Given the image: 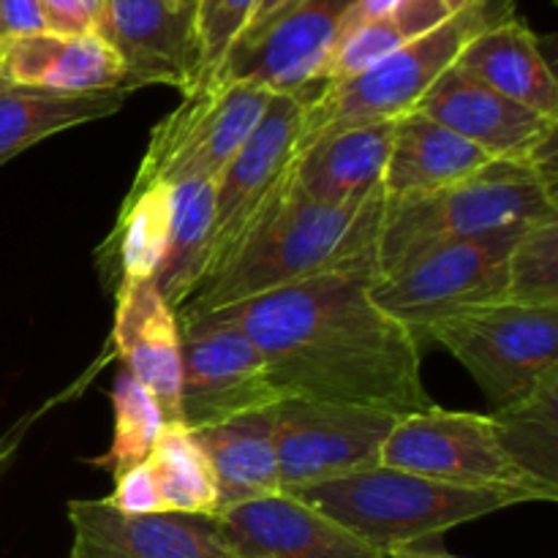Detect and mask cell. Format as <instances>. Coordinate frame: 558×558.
<instances>
[{
	"label": "cell",
	"instance_id": "cell-8",
	"mask_svg": "<svg viewBox=\"0 0 558 558\" xmlns=\"http://www.w3.org/2000/svg\"><path fill=\"white\" fill-rule=\"evenodd\" d=\"M272 93L245 82H213L183 96L158 120L131 185L207 178L216 183L227 163L254 134Z\"/></svg>",
	"mask_w": 558,
	"mask_h": 558
},
{
	"label": "cell",
	"instance_id": "cell-41",
	"mask_svg": "<svg viewBox=\"0 0 558 558\" xmlns=\"http://www.w3.org/2000/svg\"><path fill=\"white\" fill-rule=\"evenodd\" d=\"M174 3H180V5H185V9H191V5L185 3V0H174Z\"/></svg>",
	"mask_w": 558,
	"mask_h": 558
},
{
	"label": "cell",
	"instance_id": "cell-15",
	"mask_svg": "<svg viewBox=\"0 0 558 558\" xmlns=\"http://www.w3.org/2000/svg\"><path fill=\"white\" fill-rule=\"evenodd\" d=\"M213 523L234 558H385L292 494L221 507Z\"/></svg>",
	"mask_w": 558,
	"mask_h": 558
},
{
	"label": "cell",
	"instance_id": "cell-10",
	"mask_svg": "<svg viewBox=\"0 0 558 558\" xmlns=\"http://www.w3.org/2000/svg\"><path fill=\"white\" fill-rule=\"evenodd\" d=\"M308 96L311 90L272 96L254 134L216 178L210 243L202 281L227 265L292 172L308 114Z\"/></svg>",
	"mask_w": 558,
	"mask_h": 558
},
{
	"label": "cell",
	"instance_id": "cell-34",
	"mask_svg": "<svg viewBox=\"0 0 558 558\" xmlns=\"http://www.w3.org/2000/svg\"><path fill=\"white\" fill-rule=\"evenodd\" d=\"M107 501L118 507L120 512H129V515H158V512H163L150 463L145 461L140 466L129 469L125 474H120L114 480V488L107 496Z\"/></svg>",
	"mask_w": 558,
	"mask_h": 558
},
{
	"label": "cell",
	"instance_id": "cell-3",
	"mask_svg": "<svg viewBox=\"0 0 558 558\" xmlns=\"http://www.w3.org/2000/svg\"><path fill=\"white\" fill-rule=\"evenodd\" d=\"M289 494L322 510L379 554L412 548L507 507L545 501L523 488L441 483L381 463Z\"/></svg>",
	"mask_w": 558,
	"mask_h": 558
},
{
	"label": "cell",
	"instance_id": "cell-25",
	"mask_svg": "<svg viewBox=\"0 0 558 558\" xmlns=\"http://www.w3.org/2000/svg\"><path fill=\"white\" fill-rule=\"evenodd\" d=\"M172 229V183L131 185L114 229L98 248V270L107 287L153 281L161 267Z\"/></svg>",
	"mask_w": 558,
	"mask_h": 558
},
{
	"label": "cell",
	"instance_id": "cell-19",
	"mask_svg": "<svg viewBox=\"0 0 558 558\" xmlns=\"http://www.w3.org/2000/svg\"><path fill=\"white\" fill-rule=\"evenodd\" d=\"M0 80L49 93H98L125 87V69L96 33H33L0 41Z\"/></svg>",
	"mask_w": 558,
	"mask_h": 558
},
{
	"label": "cell",
	"instance_id": "cell-31",
	"mask_svg": "<svg viewBox=\"0 0 558 558\" xmlns=\"http://www.w3.org/2000/svg\"><path fill=\"white\" fill-rule=\"evenodd\" d=\"M505 300L521 305H558V216L518 234L507 259Z\"/></svg>",
	"mask_w": 558,
	"mask_h": 558
},
{
	"label": "cell",
	"instance_id": "cell-39",
	"mask_svg": "<svg viewBox=\"0 0 558 558\" xmlns=\"http://www.w3.org/2000/svg\"><path fill=\"white\" fill-rule=\"evenodd\" d=\"M385 558H461V556L445 554V550L417 548V545H412V548H398V550H390V554H385Z\"/></svg>",
	"mask_w": 558,
	"mask_h": 558
},
{
	"label": "cell",
	"instance_id": "cell-29",
	"mask_svg": "<svg viewBox=\"0 0 558 558\" xmlns=\"http://www.w3.org/2000/svg\"><path fill=\"white\" fill-rule=\"evenodd\" d=\"M163 512L213 518L218 510L216 474L199 441L183 423H163L150 458Z\"/></svg>",
	"mask_w": 558,
	"mask_h": 558
},
{
	"label": "cell",
	"instance_id": "cell-24",
	"mask_svg": "<svg viewBox=\"0 0 558 558\" xmlns=\"http://www.w3.org/2000/svg\"><path fill=\"white\" fill-rule=\"evenodd\" d=\"M131 90L49 93L0 80V167L54 134L109 118L129 101Z\"/></svg>",
	"mask_w": 558,
	"mask_h": 558
},
{
	"label": "cell",
	"instance_id": "cell-22",
	"mask_svg": "<svg viewBox=\"0 0 558 558\" xmlns=\"http://www.w3.org/2000/svg\"><path fill=\"white\" fill-rule=\"evenodd\" d=\"M490 90L558 120V82L532 27L518 14L480 31L456 60Z\"/></svg>",
	"mask_w": 558,
	"mask_h": 558
},
{
	"label": "cell",
	"instance_id": "cell-4",
	"mask_svg": "<svg viewBox=\"0 0 558 558\" xmlns=\"http://www.w3.org/2000/svg\"><path fill=\"white\" fill-rule=\"evenodd\" d=\"M556 216L558 178L521 161H494L474 178L434 194L401 202L385 199L376 240L379 278L436 245L529 227Z\"/></svg>",
	"mask_w": 558,
	"mask_h": 558
},
{
	"label": "cell",
	"instance_id": "cell-21",
	"mask_svg": "<svg viewBox=\"0 0 558 558\" xmlns=\"http://www.w3.org/2000/svg\"><path fill=\"white\" fill-rule=\"evenodd\" d=\"M494 161L496 158L428 114L409 112L398 118L392 129L381 191L387 202L414 199L463 183Z\"/></svg>",
	"mask_w": 558,
	"mask_h": 558
},
{
	"label": "cell",
	"instance_id": "cell-14",
	"mask_svg": "<svg viewBox=\"0 0 558 558\" xmlns=\"http://www.w3.org/2000/svg\"><path fill=\"white\" fill-rule=\"evenodd\" d=\"M417 112L456 131L496 161L534 163L556 174L558 120L490 90L458 65L436 80Z\"/></svg>",
	"mask_w": 558,
	"mask_h": 558
},
{
	"label": "cell",
	"instance_id": "cell-17",
	"mask_svg": "<svg viewBox=\"0 0 558 558\" xmlns=\"http://www.w3.org/2000/svg\"><path fill=\"white\" fill-rule=\"evenodd\" d=\"M69 558H234L213 518L129 515L107 499H71Z\"/></svg>",
	"mask_w": 558,
	"mask_h": 558
},
{
	"label": "cell",
	"instance_id": "cell-16",
	"mask_svg": "<svg viewBox=\"0 0 558 558\" xmlns=\"http://www.w3.org/2000/svg\"><path fill=\"white\" fill-rule=\"evenodd\" d=\"M96 36L123 63L131 93L147 85H167L185 96L194 87V9L174 0H107Z\"/></svg>",
	"mask_w": 558,
	"mask_h": 558
},
{
	"label": "cell",
	"instance_id": "cell-5",
	"mask_svg": "<svg viewBox=\"0 0 558 558\" xmlns=\"http://www.w3.org/2000/svg\"><path fill=\"white\" fill-rule=\"evenodd\" d=\"M515 14L512 0H472L456 16L441 22L417 41L387 54L371 69L341 82H327L311 90L303 140L347 129V125L398 120L417 112L425 93L436 85L458 54L485 27Z\"/></svg>",
	"mask_w": 558,
	"mask_h": 558
},
{
	"label": "cell",
	"instance_id": "cell-36",
	"mask_svg": "<svg viewBox=\"0 0 558 558\" xmlns=\"http://www.w3.org/2000/svg\"><path fill=\"white\" fill-rule=\"evenodd\" d=\"M0 25H3L5 38L47 33L38 0H0Z\"/></svg>",
	"mask_w": 558,
	"mask_h": 558
},
{
	"label": "cell",
	"instance_id": "cell-11",
	"mask_svg": "<svg viewBox=\"0 0 558 558\" xmlns=\"http://www.w3.org/2000/svg\"><path fill=\"white\" fill-rule=\"evenodd\" d=\"M379 463L441 483L523 488L545 501L558 499L554 490L529 480L501 450L490 414L450 412L436 403L425 412L403 414L381 447Z\"/></svg>",
	"mask_w": 558,
	"mask_h": 558
},
{
	"label": "cell",
	"instance_id": "cell-43",
	"mask_svg": "<svg viewBox=\"0 0 558 558\" xmlns=\"http://www.w3.org/2000/svg\"><path fill=\"white\" fill-rule=\"evenodd\" d=\"M3 38H5V36H3V25H0V41H3Z\"/></svg>",
	"mask_w": 558,
	"mask_h": 558
},
{
	"label": "cell",
	"instance_id": "cell-12",
	"mask_svg": "<svg viewBox=\"0 0 558 558\" xmlns=\"http://www.w3.org/2000/svg\"><path fill=\"white\" fill-rule=\"evenodd\" d=\"M396 414L287 398L276 407V456L283 494L379 466Z\"/></svg>",
	"mask_w": 558,
	"mask_h": 558
},
{
	"label": "cell",
	"instance_id": "cell-20",
	"mask_svg": "<svg viewBox=\"0 0 558 558\" xmlns=\"http://www.w3.org/2000/svg\"><path fill=\"white\" fill-rule=\"evenodd\" d=\"M396 120L347 125L300 142L294 180L305 196L327 205L363 202L381 189Z\"/></svg>",
	"mask_w": 558,
	"mask_h": 558
},
{
	"label": "cell",
	"instance_id": "cell-18",
	"mask_svg": "<svg viewBox=\"0 0 558 558\" xmlns=\"http://www.w3.org/2000/svg\"><path fill=\"white\" fill-rule=\"evenodd\" d=\"M112 349L145 390L161 407L167 423L180 420V379H183V352H180V322L172 305L163 300L153 281L123 283L114 289Z\"/></svg>",
	"mask_w": 558,
	"mask_h": 558
},
{
	"label": "cell",
	"instance_id": "cell-2",
	"mask_svg": "<svg viewBox=\"0 0 558 558\" xmlns=\"http://www.w3.org/2000/svg\"><path fill=\"white\" fill-rule=\"evenodd\" d=\"M381 213V189L349 205L311 199L294 180L292 163L289 178L238 251L191 292L178 319L213 314L327 272L376 265Z\"/></svg>",
	"mask_w": 558,
	"mask_h": 558
},
{
	"label": "cell",
	"instance_id": "cell-35",
	"mask_svg": "<svg viewBox=\"0 0 558 558\" xmlns=\"http://www.w3.org/2000/svg\"><path fill=\"white\" fill-rule=\"evenodd\" d=\"M38 3H41L47 33H60V36L93 33V22L80 0H38Z\"/></svg>",
	"mask_w": 558,
	"mask_h": 558
},
{
	"label": "cell",
	"instance_id": "cell-13",
	"mask_svg": "<svg viewBox=\"0 0 558 558\" xmlns=\"http://www.w3.org/2000/svg\"><path fill=\"white\" fill-rule=\"evenodd\" d=\"M352 3L298 0L265 33L234 44L213 82H245L272 96L314 90L325 82Z\"/></svg>",
	"mask_w": 558,
	"mask_h": 558
},
{
	"label": "cell",
	"instance_id": "cell-42",
	"mask_svg": "<svg viewBox=\"0 0 558 558\" xmlns=\"http://www.w3.org/2000/svg\"><path fill=\"white\" fill-rule=\"evenodd\" d=\"M185 3H189V5H191V9H194V5H196V0H185Z\"/></svg>",
	"mask_w": 558,
	"mask_h": 558
},
{
	"label": "cell",
	"instance_id": "cell-32",
	"mask_svg": "<svg viewBox=\"0 0 558 558\" xmlns=\"http://www.w3.org/2000/svg\"><path fill=\"white\" fill-rule=\"evenodd\" d=\"M256 0H196L194 38H196V80L191 93L202 90L216 80L229 49L238 44L248 25ZM189 96V93H185Z\"/></svg>",
	"mask_w": 558,
	"mask_h": 558
},
{
	"label": "cell",
	"instance_id": "cell-9",
	"mask_svg": "<svg viewBox=\"0 0 558 558\" xmlns=\"http://www.w3.org/2000/svg\"><path fill=\"white\" fill-rule=\"evenodd\" d=\"M178 322L183 352L180 420L185 428H205L287 401L265 354L240 325L223 314Z\"/></svg>",
	"mask_w": 558,
	"mask_h": 558
},
{
	"label": "cell",
	"instance_id": "cell-1",
	"mask_svg": "<svg viewBox=\"0 0 558 558\" xmlns=\"http://www.w3.org/2000/svg\"><path fill=\"white\" fill-rule=\"evenodd\" d=\"M376 265L308 278L213 311L265 354L287 398L403 414L434 407L420 341L376 305Z\"/></svg>",
	"mask_w": 558,
	"mask_h": 558
},
{
	"label": "cell",
	"instance_id": "cell-7",
	"mask_svg": "<svg viewBox=\"0 0 558 558\" xmlns=\"http://www.w3.org/2000/svg\"><path fill=\"white\" fill-rule=\"evenodd\" d=\"M523 229H501L423 251L396 272L379 278L371 294L385 314L407 325L420 341L445 316L505 300L507 259Z\"/></svg>",
	"mask_w": 558,
	"mask_h": 558
},
{
	"label": "cell",
	"instance_id": "cell-6",
	"mask_svg": "<svg viewBox=\"0 0 558 558\" xmlns=\"http://www.w3.org/2000/svg\"><path fill=\"white\" fill-rule=\"evenodd\" d=\"M423 338L450 352L477 381L490 412H499L558 365V305H477L434 322Z\"/></svg>",
	"mask_w": 558,
	"mask_h": 558
},
{
	"label": "cell",
	"instance_id": "cell-38",
	"mask_svg": "<svg viewBox=\"0 0 558 558\" xmlns=\"http://www.w3.org/2000/svg\"><path fill=\"white\" fill-rule=\"evenodd\" d=\"M398 3H401V0H354L352 9H349V14H347V20H343L341 41L349 36V33L357 31L360 25H365V22L376 20V16H381V14H387L390 9H396Z\"/></svg>",
	"mask_w": 558,
	"mask_h": 558
},
{
	"label": "cell",
	"instance_id": "cell-28",
	"mask_svg": "<svg viewBox=\"0 0 558 558\" xmlns=\"http://www.w3.org/2000/svg\"><path fill=\"white\" fill-rule=\"evenodd\" d=\"M469 3L472 0H401L396 9L360 25L338 44L322 85L349 80V76L371 69L381 58L439 27Z\"/></svg>",
	"mask_w": 558,
	"mask_h": 558
},
{
	"label": "cell",
	"instance_id": "cell-30",
	"mask_svg": "<svg viewBox=\"0 0 558 558\" xmlns=\"http://www.w3.org/2000/svg\"><path fill=\"white\" fill-rule=\"evenodd\" d=\"M109 401H112V445L107 456L93 458L90 463L118 480L120 474L150 458L153 445L167 420L153 392L145 390L129 371H118Z\"/></svg>",
	"mask_w": 558,
	"mask_h": 558
},
{
	"label": "cell",
	"instance_id": "cell-27",
	"mask_svg": "<svg viewBox=\"0 0 558 558\" xmlns=\"http://www.w3.org/2000/svg\"><path fill=\"white\" fill-rule=\"evenodd\" d=\"M213 194H216V183L207 178H183L172 183V229H169L167 254L153 283L172 305L174 314L205 276Z\"/></svg>",
	"mask_w": 558,
	"mask_h": 558
},
{
	"label": "cell",
	"instance_id": "cell-23",
	"mask_svg": "<svg viewBox=\"0 0 558 558\" xmlns=\"http://www.w3.org/2000/svg\"><path fill=\"white\" fill-rule=\"evenodd\" d=\"M191 434L216 474L218 510L283 494L276 456V407L194 428Z\"/></svg>",
	"mask_w": 558,
	"mask_h": 558
},
{
	"label": "cell",
	"instance_id": "cell-40",
	"mask_svg": "<svg viewBox=\"0 0 558 558\" xmlns=\"http://www.w3.org/2000/svg\"><path fill=\"white\" fill-rule=\"evenodd\" d=\"M80 3H82V9L87 11V16H90L93 33H96L98 22H101V16H104V9H107V0H80Z\"/></svg>",
	"mask_w": 558,
	"mask_h": 558
},
{
	"label": "cell",
	"instance_id": "cell-26",
	"mask_svg": "<svg viewBox=\"0 0 558 558\" xmlns=\"http://www.w3.org/2000/svg\"><path fill=\"white\" fill-rule=\"evenodd\" d=\"M490 423L510 461L529 480L558 494V365L521 401L490 412Z\"/></svg>",
	"mask_w": 558,
	"mask_h": 558
},
{
	"label": "cell",
	"instance_id": "cell-33",
	"mask_svg": "<svg viewBox=\"0 0 558 558\" xmlns=\"http://www.w3.org/2000/svg\"><path fill=\"white\" fill-rule=\"evenodd\" d=\"M101 363H107V357H104ZM101 363L93 365V368L87 371V374L82 376L80 381H74V385H71V387H65V390L60 392V396L47 398V401H44L41 407H36V409H27V412L22 414V417H16L14 423H11L9 428H5L3 434H0V485H3L5 474H9L11 466H14V463H16V458H20L22 447H25L27 436L33 434V428H36V425L41 423V420L47 417V414L52 412L54 407H63L65 401H71V398H74V396H80L82 387L90 385V379H93V376H96L98 365H101Z\"/></svg>",
	"mask_w": 558,
	"mask_h": 558
},
{
	"label": "cell",
	"instance_id": "cell-37",
	"mask_svg": "<svg viewBox=\"0 0 558 558\" xmlns=\"http://www.w3.org/2000/svg\"><path fill=\"white\" fill-rule=\"evenodd\" d=\"M294 3H298V0H256L254 14H251L248 25H245L243 36L238 38V44L251 41V38H256V36H259V33H265L267 27H270L272 22H276L278 16L283 14V11L292 9Z\"/></svg>",
	"mask_w": 558,
	"mask_h": 558
}]
</instances>
